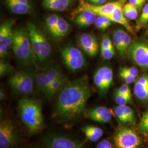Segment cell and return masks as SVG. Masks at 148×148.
<instances>
[{
  "mask_svg": "<svg viewBox=\"0 0 148 148\" xmlns=\"http://www.w3.org/2000/svg\"><path fill=\"white\" fill-rule=\"evenodd\" d=\"M92 92L86 77L65 82L59 93L53 117L64 122L78 120L85 112Z\"/></svg>",
  "mask_w": 148,
  "mask_h": 148,
  "instance_id": "obj_1",
  "label": "cell"
},
{
  "mask_svg": "<svg viewBox=\"0 0 148 148\" xmlns=\"http://www.w3.org/2000/svg\"><path fill=\"white\" fill-rule=\"evenodd\" d=\"M17 109L21 122L29 132L35 134L42 130L44 116L40 101L23 98L18 101Z\"/></svg>",
  "mask_w": 148,
  "mask_h": 148,
  "instance_id": "obj_2",
  "label": "cell"
},
{
  "mask_svg": "<svg viewBox=\"0 0 148 148\" xmlns=\"http://www.w3.org/2000/svg\"><path fill=\"white\" fill-rule=\"evenodd\" d=\"M115 148H140L142 140L132 128H119L114 136Z\"/></svg>",
  "mask_w": 148,
  "mask_h": 148,
  "instance_id": "obj_3",
  "label": "cell"
},
{
  "mask_svg": "<svg viewBox=\"0 0 148 148\" xmlns=\"http://www.w3.org/2000/svg\"><path fill=\"white\" fill-rule=\"evenodd\" d=\"M35 80L32 74L20 71L13 74L8 79L12 90L16 93L29 95L34 90Z\"/></svg>",
  "mask_w": 148,
  "mask_h": 148,
  "instance_id": "obj_4",
  "label": "cell"
},
{
  "mask_svg": "<svg viewBox=\"0 0 148 148\" xmlns=\"http://www.w3.org/2000/svg\"><path fill=\"white\" fill-rule=\"evenodd\" d=\"M62 56L66 67L71 71L82 69L85 65V58L78 48L67 46L62 50Z\"/></svg>",
  "mask_w": 148,
  "mask_h": 148,
  "instance_id": "obj_5",
  "label": "cell"
},
{
  "mask_svg": "<svg viewBox=\"0 0 148 148\" xmlns=\"http://www.w3.org/2000/svg\"><path fill=\"white\" fill-rule=\"evenodd\" d=\"M17 143L16 129L8 119L0 122V148H13Z\"/></svg>",
  "mask_w": 148,
  "mask_h": 148,
  "instance_id": "obj_6",
  "label": "cell"
},
{
  "mask_svg": "<svg viewBox=\"0 0 148 148\" xmlns=\"http://www.w3.org/2000/svg\"><path fill=\"white\" fill-rule=\"evenodd\" d=\"M130 57L133 61L144 69H148V44L142 41H134L128 48Z\"/></svg>",
  "mask_w": 148,
  "mask_h": 148,
  "instance_id": "obj_7",
  "label": "cell"
},
{
  "mask_svg": "<svg viewBox=\"0 0 148 148\" xmlns=\"http://www.w3.org/2000/svg\"><path fill=\"white\" fill-rule=\"evenodd\" d=\"M113 72L108 66H103L98 69L93 75V82L101 95H104L113 83Z\"/></svg>",
  "mask_w": 148,
  "mask_h": 148,
  "instance_id": "obj_8",
  "label": "cell"
},
{
  "mask_svg": "<svg viewBox=\"0 0 148 148\" xmlns=\"http://www.w3.org/2000/svg\"><path fill=\"white\" fill-rule=\"evenodd\" d=\"M46 148H82V144L61 134H50L45 139Z\"/></svg>",
  "mask_w": 148,
  "mask_h": 148,
  "instance_id": "obj_9",
  "label": "cell"
},
{
  "mask_svg": "<svg viewBox=\"0 0 148 148\" xmlns=\"http://www.w3.org/2000/svg\"><path fill=\"white\" fill-rule=\"evenodd\" d=\"M125 0H119L118 1L108 3L103 5H95L85 2L84 1H80V8L82 11H90L97 16H104L108 17L110 16L117 7L123 5Z\"/></svg>",
  "mask_w": 148,
  "mask_h": 148,
  "instance_id": "obj_10",
  "label": "cell"
},
{
  "mask_svg": "<svg viewBox=\"0 0 148 148\" xmlns=\"http://www.w3.org/2000/svg\"><path fill=\"white\" fill-rule=\"evenodd\" d=\"M87 117L94 121L106 123L111 121L112 112L106 106H97L92 108L87 112Z\"/></svg>",
  "mask_w": 148,
  "mask_h": 148,
  "instance_id": "obj_11",
  "label": "cell"
},
{
  "mask_svg": "<svg viewBox=\"0 0 148 148\" xmlns=\"http://www.w3.org/2000/svg\"><path fill=\"white\" fill-rule=\"evenodd\" d=\"M79 43L85 53L94 57L98 51V43L95 36L90 34H83L79 38Z\"/></svg>",
  "mask_w": 148,
  "mask_h": 148,
  "instance_id": "obj_12",
  "label": "cell"
},
{
  "mask_svg": "<svg viewBox=\"0 0 148 148\" xmlns=\"http://www.w3.org/2000/svg\"><path fill=\"white\" fill-rule=\"evenodd\" d=\"M13 40L23 49L32 54H35L32 48L27 30L22 28L14 29L13 33Z\"/></svg>",
  "mask_w": 148,
  "mask_h": 148,
  "instance_id": "obj_13",
  "label": "cell"
},
{
  "mask_svg": "<svg viewBox=\"0 0 148 148\" xmlns=\"http://www.w3.org/2000/svg\"><path fill=\"white\" fill-rule=\"evenodd\" d=\"M134 93L138 99L143 102H148V75H143L136 80Z\"/></svg>",
  "mask_w": 148,
  "mask_h": 148,
  "instance_id": "obj_14",
  "label": "cell"
},
{
  "mask_svg": "<svg viewBox=\"0 0 148 148\" xmlns=\"http://www.w3.org/2000/svg\"><path fill=\"white\" fill-rule=\"evenodd\" d=\"M27 30L29 35L34 53L38 60H40L41 57V48L38 38L39 29L34 23H29L27 24Z\"/></svg>",
  "mask_w": 148,
  "mask_h": 148,
  "instance_id": "obj_15",
  "label": "cell"
},
{
  "mask_svg": "<svg viewBox=\"0 0 148 148\" xmlns=\"http://www.w3.org/2000/svg\"><path fill=\"white\" fill-rule=\"evenodd\" d=\"M13 24V21H6L3 22L0 27V43H5L9 48H11L12 43Z\"/></svg>",
  "mask_w": 148,
  "mask_h": 148,
  "instance_id": "obj_16",
  "label": "cell"
},
{
  "mask_svg": "<svg viewBox=\"0 0 148 148\" xmlns=\"http://www.w3.org/2000/svg\"><path fill=\"white\" fill-rule=\"evenodd\" d=\"M107 18H109L112 22L121 24L123 27H125L128 32L133 34L132 27L130 24L127 18L123 14L122 5L117 7L111 14L108 16Z\"/></svg>",
  "mask_w": 148,
  "mask_h": 148,
  "instance_id": "obj_17",
  "label": "cell"
},
{
  "mask_svg": "<svg viewBox=\"0 0 148 148\" xmlns=\"http://www.w3.org/2000/svg\"><path fill=\"white\" fill-rule=\"evenodd\" d=\"M97 16L90 11L84 10L75 19V23L80 27H87L95 24Z\"/></svg>",
  "mask_w": 148,
  "mask_h": 148,
  "instance_id": "obj_18",
  "label": "cell"
},
{
  "mask_svg": "<svg viewBox=\"0 0 148 148\" xmlns=\"http://www.w3.org/2000/svg\"><path fill=\"white\" fill-rule=\"evenodd\" d=\"M82 131L86 139L90 142H97L101 138L103 134V130L93 125H86L82 128Z\"/></svg>",
  "mask_w": 148,
  "mask_h": 148,
  "instance_id": "obj_19",
  "label": "cell"
},
{
  "mask_svg": "<svg viewBox=\"0 0 148 148\" xmlns=\"http://www.w3.org/2000/svg\"><path fill=\"white\" fill-rule=\"evenodd\" d=\"M70 0H43L45 8L54 11H63L69 7Z\"/></svg>",
  "mask_w": 148,
  "mask_h": 148,
  "instance_id": "obj_20",
  "label": "cell"
},
{
  "mask_svg": "<svg viewBox=\"0 0 148 148\" xmlns=\"http://www.w3.org/2000/svg\"><path fill=\"white\" fill-rule=\"evenodd\" d=\"M11 48L13 53H14L16 57L23 63H28L30 62L33 58L32 55L34 54L23 49L13 40H12Z\"/></svg>",
  "mask_w": 148,
  "mask_h": 148,
  "instance_id": "obj_21",
  "label": "cell"
},
{
  "mask_svg": "<svg viewBox=\"0 0 148 148\" xmlns=\"http://www.w3.org/2000/svg\"><path fill=\"white\" fill-rule=\"evenodd\" d=\"M5 3L10 10L15 14H27L32 10L31 5H22L16 0H5Z\"/></svg>",
  "mask_w": 148,
  "mask_h": 148,
  "instance_id": "obj_22",
  "label": "cell"
},
{
  "mask_svg": "<svg viewBox=\"0 0 148 148\" xmlns=\"http://www.w3.org/2000/svg\"><path fill=\"white\" fill-rule=\"evenodd\" d=\"M38 38L41 48V57L39 60L43 62L49 56L51 53V46L44 34L40 30H38Z\"/></svg>",
  "mask_w": 148,
  "mask_h": 148,
  "instance_id": "obj_23",
  "label": "cell"
},
{
  "mask_svg": "<svg viewBox=\"0 0 148 148\" xmlns=\"http://www.w3.org/2000/svg\"><path fill=\"white\" fill-rule=\"evenodd\" d=\"M65 83V82L64 76H61L52 82L48 87L46 93V95L48 98L49 99H51L59 90H60Z\"/></svg>",
  "mask_w": 148,
  "mask_h": 148,
  "instance_id": "obj_24",
  "label": "cell"
},
{
  "mask_svg": "<svg viewBox=\"0 0 148 148\" xmlns=\"http://www.w3.org/2000/svg\"><path fill=\"white\" fill-rule=\"evenodd\" d=\"M69 23L62 18H59L56 28L51 35L54 38H61L65 36L69 32Z\"/></svg>",
  "mask_w": 148,
  "mask_h": 148,
  "instance_id": "obj_25",
  "label": "cell"
},
{
  "mask_svg": "<svg viewBox=\"0 0 148 148\" xmlns=\"http://www.w3.org/2000/svg\"><path fill=\"white\" fill-rule=\"evenodd\" d=\"M45 71H46V81L47 84V88L49 86L51 85V84L54 81L60 77L61 76H63L60 69L57 68L52 67V68H50L49 69H47Z\"/></svg>",
  "mask_w": 148,
  "mask_h": 148,
  "instance_id": "obj_26",
  "label": "cell"
},
{
  "mask_svg": "<svg viewBox=\"0 0 148 148\" xmlns=\"http://www.w3.org/2000/svg\"><path fill=\"white\" fill-rule=\"evenodd\" d=\"M122 30L117 29L113 32V42L120 56L123 57V42H122Z\"/></svg>",
  "mask_w": 148,
  "mask_h": 148,
  "instance_id": "obj_27",
  "label": "cell"
},
{
  "mask_svg": "<svg viewBox=\"0 0 148 148\" xmlns=\"http://www.w3.org/2000/svg\"><path fill=\"white\" fill-rule=\"evenodd\" d=\"M35 81L38 90L46 95L47 89L46 71L37 73L35 75Z\"/></svg>",
  "mask_w": 148,
  "mask_h": 148,
  "instance_id": "obj_28",
  "label": "cell"
},
{
  "mask_svg": "<svg viewBox=\"0 0 148 148\" xmlns=\"http://www.w3.org/2000/svg\"><path fill=\"white\" fill-rule=\"evenodd\" d=\"M138 8L130 3L123 5V12L125 16L128 19L135 20L138 17Z\"/></svg>",
  "mask_w": 148,
  "mask_h": 148,
  "instance_id": "obj_29",
  "label": "cell"
},
{
  "mask_svg": "<svg viewBox=\"0 0 148 148\" xmlns=\"http://www.w3.org/2000/svg\"><path fill=\"white\" fill-rule=\"evenodd\" d=\"M112 23V21L106 16H98L95 20V25L98 29L104 31L111 25Z\"/></svg>",
  "mask_w": 148,
  "mask_h": 148,
  "instance_id": "obj_30",
  "label": "cell"
},
{
  "mask_svg": "<svg viewBox=\"0 0 148 148\" xmlns=\"http://www.w3.org/2000/svg\"><path fill=\"white\" fill-rule=\"evenodd\" d=\"M60 17L56 14L48 16L46 19V26L48 31L52 35L57 25Z\"/></svg>",
  "mask_w": 148,
  "mask_h": 148,
  "instance_id": "obj_31",
  "label": "cell"
},
{
  "mask_svg": "<svg viewBox=\"0 0 148 148\" xmlns=\"http://www.w3.org/2000/svg\"><path fill=\"white\" fill-rule=\"evenodd\" d=\"M114 113L117 119L123 123H130V121L123 110L122 106H117L114 108Z\"/></svg>",
  "mask_w": 148,
  "mask_h": 148,
  "instance_id": "obj_32",
  "label": "cell"
},
{
  "mask_svg": "<svg viewBox=\"0 0 148 148\" xmlns=\"http://www.w3.org/2000/svg\"><path fill=\"white\" fill-rule=\"evenodd\" d=\"M139 130L148 137V109L142 116L139 124Z\"/></svg>",
  "mask_w": 148,
  "mask_h": 148,
  "instance_id": "obj_33",
  "label": "cell"
},
{
  "mask_svg": "<svg viewBox=\"0 0 148 148\" xmlns=\"http://www.w3.org/2000/svg\"><path fill=\"white\" fill-rule=\"evenodd\" d=\"M148 22V3L143 8L142 13L138 22L137 27H141L146 25Z\"/></svg>",
  "mask_w": 148,
  "mask_h": 148,
  "instance_id": "obj_34",
  "label": "cell"
},
{
  "mask_svg": "<svg viewBox=\"0 0 148 148\" xmlns=\"http://www.w3.org/2000/svg\"><path fill=\"white\" fill-rule=\"evenodd\" d=\"M114 99L116 103L119 106H126L127 103H132L126 97L118 92L116 90L114 93Z\"/></svg>",
  "mask_w": 148,
  "mask_h": 148,
  "instance_id": "obj_35",
  "label": "cell"
},
{
  "mask_svg": "<svg viewBox=\"0 0 148 148\" xmlns=\"http://www.w3.org/2000/svg\"><path fill=\"white\" fill-rule=\"evenodd\" d=\"M122 42H123V56L125 55L128 48L130 47L131 43V38L130 36L127 34L126 32L122 30Z\"/></svg>",
  "mask_w": 148,
  "mask_h": 148,
  "instance_id": "obj_36",
  "label": "cell"
},
{
  "mask_svg": "<svg viewBox=\"0 0 148 148\" xmlns=\"http://www.w3.org/2000/svg\"><path fill=\"white\" fill-rule=\"evenodd\" d=\"M119 75L121 77L122 79L124 80V81L127 84H132L136 81V77L132 76L130 74H128L126 71H125L122 68L120 69L119 71Z\"/></svg>",
  "mask_w": 148,
  "mask_h": 148,
  "instance_id": "obj_37",
  "label": "cell"
},
{
  "mask_svg": "<svg viewBox=\"0 0 148 148\" xmlns=\"http://www.w3.org/2000/svg\"><path fill=\"white\" fill-rule=\"evenodd\" d=\"M116 90L118 92H119L122 95L126 97L130 101L132 102L131 92V90L129 88V86H128L127 84L122 85L120 87H119L118 89Z\"/></svg>",
  "mask_w": 148,
  "mask_h": 148,
  "instance_id": "obj_38",
  "label": "cell"
},
{
  "mask_svg": "<svg viewBox=\"0 0 148 148\" xmlns=\"http://www.w3.org/2000/svg\"><path fill=\"white\" fill-rule=\"evenodd\" d=\"M101 55L102 57L106 60L113 58L115 55L114 48H101Z\"/></svg>",
  "mask_w": 148,
  "mask_h": 148,
  "instance_id": "obj_39",
  "label": "cell"
},
{
  "mask_svg": "<svg viewBox=\"0 0 148 148\" xmlns=\"http://www.w3.org/2000/svg\"><path fill=\"white\" fill-rule=\"evenodd\" d=\"M12 67L11 65L3 60H1L0 62V75L1 76H3L5 74L8 73L11 70Z\"/></svg>",
  "mask_w": 148,
  "mask_h": 148,
  "instance_id": "obj_40",
  "label": "cell"
},
{
  "mask_svg": "<svg viewBox=\"0 0 148 148\" xmlns=\"http://www.w3.org/2000/svg\"><path fill=\"white\" fill-rule=\"evenodd\" d=\"M101 48H114L113 44L109 36H105L103 37L102 40H101Z\"/></svg>",
  "mask_w": 148,
  "mask_h": 148,
  "instance_id": "obj_41",
  "label": "cell"
},
{
  "mask_svg": "<svg viewBox=\"0 0 148 148\" xmlns=\"http://www.w3.org/2000/svg\"><path fill=\"white\" fill-rule=\"evenodd\" d=\"M125 71H126L128 74H130L132 76L137 77L138 75V70L136 67H124L121 68Z\"/></svg>",
  "mask_w": 148,
  "mask_h": 148,
  "instance_id": "obj_42",
  "label": "cell"
},
{
  "mask_svg": "<svg viewBox=\"0 0 148 148\" xmlns=\"http://www.w3.org/2000/svg\"><path fill=\"white\" fill-rule=\"evenodd\" d=\"M9 52V47L3 43H0V57L4 58L7 56Z\"/></svg>",
  "mask_w": 148,
  "mask_h": 148,
  "instance_id": "obj_43",
  "label": "cell"
},
{
  "mask_svg": "<svg viewBox=\"0 0 148 148\" xmlns=\"http://www.w3.org/2000/svg\"><path fill=\"white\" fill-rule=\"evenodd\" d=\"M96 148H114L110 142L107 139L101 140L97 145Z\"/></svg>",
  "mask_w": 148,
  "mask_h": 148,
  "instance_id": "obj_44",
  "label": "cell"
},
{
  "mask_svg": "<svg viewBox=\"0 0 148 148\" xmlns=\"http://www.w3.org/2000/svg\"><path fill=\"white\" fill-rule=\"evenodd\" d=\"M145 1L146 0H129V3L139 9L142 7Z\"/></svg>",
  "mask_w": 148,
  "mask_h": 148,
  "instance_id": "obj_45",
  "label": "cell"
},
{
  "mask_svg": "<svg viewBox=\"0 0 148 148\" xmlns=\"http://www.w3.org/2000/svg\"><path fill=\"white\" fill-rule=\"evenodd\" d=\"M91 3L95 5H102L106 1V0H88Z\"/></svg>",
  "mask_w": 148,
  "mask_h": 148,
  "instance_id": "obj_46",
  "label": "cell"
},
{
  "mask_svg": "<svg viewBox=\"0 0 148 148\" xmlns=\"http://www.w3.org/2000/svg\"><path fill=\"white\" fill-rule=\"evenodd\" d=\"M22 5H31L29 0H16Z\"/></svg>",
  "mask_w": 148,
  "mask_h": 148,
  "instance_id": "obj_47",
  "label": "cell"
},
{
  "mask_svg": "<svg viewBox=\"0 0 148 148\" xmlns=\"http://www.w3.org/2000/svg\"><path fill=\"white\" fill-rule=\"evenodd\" d=\"M5 98V95L4 90L1 89L0 90V99L1 101H3Z\"/></svg>",
  "mask_w": 148,
  "mask_h": 148,
  "instance_id": "obj_48",
  "label": "cell"
},
{
  "mask_svg": "<svg viewBox=\"0 0 148 148\" xmlns=\"http://www.w3.org/2000/svg\"><path fill=\"white\" fill-rule=\"evenodd\" d=\"M147 33H148V32H147Z\"/></svg>",
  "mask_w": 148,
  "mask_h": 148,
  "instance_id": "obj_49",
  "label": "cell"
}]
</instances>
